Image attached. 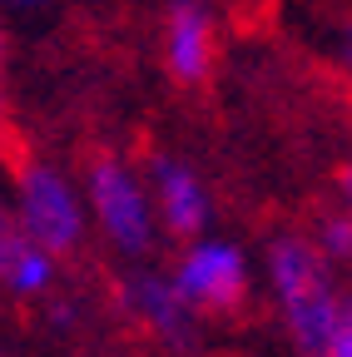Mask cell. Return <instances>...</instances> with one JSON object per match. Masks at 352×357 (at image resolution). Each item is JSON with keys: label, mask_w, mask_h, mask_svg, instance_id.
<instances>
[{"label": "cell", "mask_w": 352, "mask_h": 357, "mask_svg": "<svg viewBox=\"0 0 352 357\" xmlns=\"http://www.w3.org/2000/svg\"><path fill=\"white\" fill-rule=\"evenodd\" d=\"M20 223L45 253H65L79 243V204L55 169L45 164L20 169Z\"/></svg>", "instance_id": "1"}, {"label": "cell", "mask_w": 352, "mask_h": 357, "mask_svg": "<svg viewBox=\"0 0 352 357\" xmlns=\"http://www.w3.org/2000/svg\"><path fill=\"white\" fill-rule=\"evenodd\" d=\"M90 199H95V213L105 223V234L124 248V253H144L154 229H149V204H144V189L135 184L119 159H95L90 164Z\"/></svg>", "instance_id": "2"}, {"label": "cell", "mask_w": 352, "mask_h": 357, "mask_svg": "<svg viewBox=\"0 0 352 357\" xmlns=\"http://www.w3.org/2000/svg\"><path fill=\"white\" fill-rule=\"evenodd\" d=\"M179 293L189 303H204V307H234L248 288V268H243V253L234 243H199L189 248V258L179 263Z\"/></svg>", "instance_id": "3"}, {"label": "cell", "mask_w": 352, "mask_h": 357, "mask_svg": "<svg viewBox=\"0 0 352 357\" xmlns=\"http://www.w3.org/2000/svg\"><path fill=\"white\" fill-rule=\"evenodd\" d=\"M129 303L135 312L174 347H189L194 342V318H189V298L179 293L174 278H159V273H144L129 283Z\"/></svg>", "instance_id": "4"}, {"label": "cell", "mask_w": 352, "mask_h": 357, "mask_svg": "<svg viewBox=\"0 0 352 357\" xmlns=\"http://www.w3.org/2000/svg\"><path fill=\"white\" fill-rule=\"evenodd\" d=\"M268 273H273V293H278L283 307L303 303L307 293H318V288H332L328 268H323V253L313 243H303V238H278L268 248Z\"/></svg>", "instance_id": "5"}, {"label": "cell", "mask_w": 352, "mask_h": 357, "mask_svg": "<svg viewBox=\"0 0 352 357\" xmlns=\"http://www.w3.org/2000/svg\"><path fill=\"white\" fill-rule=\"evenodd\" d=\"M0 278H6L15 293H45L50 288V253L40 248L25 223L10 218L6 208H0Z\"/></svg>", "instance_id": "6"}, {"label": "cell", "mask_w": 352, "mask_h": 357, "mask_svg": "<svg viewBox=\"0 0 352 357\" xmlns=\"http://www.w3.org/2000/svg\"><path fill=\"white\" fill-rule=\"evenodd\" d=\"M283 312H288V333H293L298 352L303 357H328L332 342H337V328H342V312L347 307L337 303L332 288H318V293H307L303 303H293Z\"/></svg>", "instance_id": "7"}, {"label": "cell", "mask_w": 352, "mask_h": 357, "mask_svg": "<svg viewBox=\"0 0 352 357\" xmlns=\"http://www.w3.org/2000/svg\"><path fill=\"white\" fill-rule=\"evenodd\" d=\"M154 178H159V204H164L169 229L174 234H199L208 223V199H204V184L194 178V169L154 159Z\"/></svg>", "instance_id": "8"}, {"label": "cell", "mask_w": 352, "mask_h": 357, "mask_svg": "<svg viewBox=\"0 0 352 357\" xmlns=\"http://www.w3.org/2000/svg\"><path fill=\"white\" fill-rule=\"evenodd\" d=\"M208 10L204 6H174L169 10V70L179 79H204L208 75Z\"/></svg>", "instance_id": "9"}, {"label": "cell", "mask_w": 352, "mask_h": 357, "mask_svg": "<svg viewBox=\"0 0 352 357\" xmlns=\"http://www.w3.org/2000/svg\"><path fill=\"white\" fill-rule=\"evenodd\" d=\"M323 253L328 258H352V218H328L323 223Z\"/></svg>", "instance_id": "10"}, {"label": "cell", "mask_w": 352, "mask_h": 357, "mask_svg": "<svg viewBox=\"0 0 352 357\" xmlns=\"http://www.w3.org/2000/svg\"><path fill=\"white\" fill-rule=\"evenodd\" d=\"M328 357H352V303H347V312H342V328H337V342H332Z\"/></svg>", "instance_id": "11"}, {"label": "cell", "mask_w": 352, "mask_h": 357, "mask_svg": "<svg viewBox=\"0 0 352 357\" xmlns=\"http://www.w3.org/2000/svg\"><path fill=\"white\" fill-rule=\"evenodd\" d=\"M342 55H347V70H352V30H347V40H342Z\"/></svg>", "instance_id": "12"}, {"label": "cell", "mask_w": 352, "mask_h": 357, "mask_svg": "<svg viewBox=\"0 0 352 357\" xmlns=\"http://www.w3.org/2000/svg\"><path fill=\"white\" fill-rule=\"evenodd\" d=\"M342 194H347V204H352V169L342 174Z\"/></svg>", "instance_id": "13"}, {"label": "cell", "mask_w": 352, "mask_h": 357, "mask_svg": "<svg viewBox=\"0 0 352 357\" xmlns=\"http://www.w3.org/2000/svg\"><path fill=\"white\" fill-rule=\"evenodd\" d=\"M0 109H6V95H0Z\"/></svg>", "instance_id": "14"}]
</instances>
